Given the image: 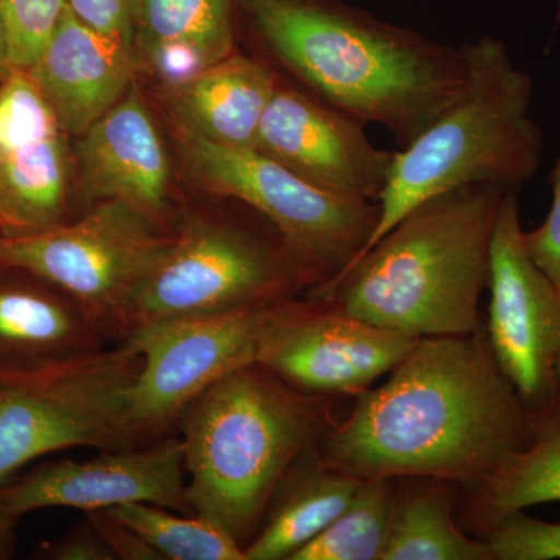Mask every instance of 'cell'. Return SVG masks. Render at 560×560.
Returning a JSON list of instances; mask_svg holds the SVG:
<instances>
[{
  "label": "cell",
  "mask_w": 560,
  "mask_h": 560,
  "mask_svg": "<svg viewBox=\"0 0 560 560\" xmlns=\"http://www.w3.org/2000/svg\"><path fill=\"white\" fill-rule=\"evenodd\" d=\"M68 132L28 73L0 83V232L25 234L66 223L72 156Z\"/></svg>",
  "instance_id": "9a60e30c"
},
{
  "label": "cell",
  "mask_w": 560,
  "mask_h": 560,
  "mask_svg": "<svg viewBox=\"0 0 560 560\" xmlns=\"http://www.w3.org/2000/svg\"><path fill=\"white\" fill-rule=\"evenodd\" d=\"M86 518L98 530L113 551L114 558L124 560H160L138 534L114 521L105 511L86 512Z\"/></svg>",
  "instance_id": "f546056e"
},
{
  "label": "cell",
  "mask_w": 560,
  "mask_h": 560,
  "mask_svg": "<svg viewBox=\"0 0 560 560\" xmlns=\"http://www.w3.org/2000/svg\"><path fill=\"white\" fill-rule=\"evenodd\" d=\"M556 378H558L559 385H560V355L558 359V363H556Z\"/></svg>",
  "instance_id": "836d02e7"
},
{
  "label": "cell",
  "mask_w": 560,
  "mask_h": 560,
  "mask_svg": "<svg viewBox=\"0 0 560 560\" xmlns=\"http://www.w3.org/2000/svg\"><path fill=\"white\" fill-rule=\"evenodd\" d=\"M529 441L528 407L481 324L463 337L419 338L388 381L357 394L315 453L360 481L436 478L467 489Z\"/></svg>",
  "instance_id": "6da1fadb"
},
{
  "label": "cell",
  "mask_w": 560,
  "mask_h": 560,
  "mask_svg": "<svg viewBox=\"0 0 560 560\" xmlns=\"http://www.w3.org/2000/svg\"><path fill=\"white\" fill-rule=\"evenodd\" d=\"M459 490L436 478H399L381 560H493L488 541L455 518Z\"/></svg>",
  "instance_id": "603a6c76"
},
{
  "label": "cell",
  "mask_w": 560,
  "mask_h": 560,
  "mask_svg": "<svg viewBox=\"0 0 560 560\" xmlns=\"http://www.w3.org/2000/svg\"><path fill=\"white\" fill-rule=\"evenodd\" d=\"M360 485L312 448L283 478L259 533L246 545V560H290L346 510Z\"/></svg>",
  "instance_id": "7402d4cb"
},
{
  "label": "cell",
  "mask_w": 560,
  "mask_h": 560,
  "mask_svg": "<svg viewBox=\"0 0 560 560\" xmlns=\"http://www.w3.org/2000/svg\"><path fill=\"white\" fill-rule=\"evenodd\" d=\"M140 363L125 342L62 359L0 361V486L49 453L139 447L130 390Z\"/></svg>",
  "instance_id": "8992f818"
},
{
  "label": "cell",
  "mask_w": 560,
  "mask_h": 560,
  "mask_svg": "<svg viewBox=\"0 0 560 560\" xmlns=\"http://www.w3.org/2000/svg\"><path fill=\"white\" fill-rule=\"evenodd\" d=\"M156 552L160 560H246L245 548L208 518L176 515L150 503H127L105 511Z\"/></svg>",
  "instance_id": "cb8c5ba5"
},
{
  "label": "cell",
  "mask_w": 560,
  "mask_h": 560,
  "mask_svg": "<svg viewBox=\"0 0 560 560\" xmlns=\"http://www.w3.org/2000/svg\"><path fill=\"white\" fill-rule=\"evenodd\" d=\"M397 480L361 481L346 510L290 560H381Z\"/></svg>",
  "instance_id": "d4e9b609"
},
{
  "label": "cell",
  "mask_w": 560,
  "mask_h": 560,
  "mask_svg": "<svg viewBox=\"0 0 560 560\" xmlns=\"http://www.w3.org/2000/svg\"><path fill=\"white\" fill-rule=\"evenodd\" d=\"M493 560H560V523L515 511L486 530Z\"/></svg>",
  "instance_id": "4316f807"
},
{
  "label": "cell",
  "mask_w": 560,
  "mask_h": 560,
  "mask_svg": "<svg viewBox=\"0 0 560 560\" xmlns=\"http://www.w3.org/2000/svg\"><path fill=\"white\" fill-rule=\"evenodd\" d=\"M238 0H136L132 47L139 68L165 86L235 50Z\"/></svg>",
  "instance_id": "d6986e66"
},
{
  "label": "cell",
  "mask_w": 560,
  "mask_h": 560,
  "mask_svg": "<svg viewBox=\"0 0 560 560\" xmlns=\"http://www.w3.org/2000/svg\"><path fill=\"white\" fill-rule=\"evenodd\" d=\"M463 51V92L407 149L394 153L378 200L381 217L361 254L430 198L469 184L518 191L540 171L544 135L529 116V73L515 66L506 44L493 36L464 44Z\"/></svg>",
  "instance_id": "5b68a950"
},
{
  "label": "cell",
  "mask_w": 560,
  "mask_h": 560,
  "mask_svg": "<svg viewBox=\"0 0 560 560\" xmlns=\"http://www.w3.org/2000/svg\"><path fill=\"white\" fill-rule=\"evenodd\" d=\"M14 68L11 65L9 38H7L5 28L0 21V81L9 77Z\"/></svg>",
  "instance_id": "d6a6232c"
},
{
  "label": "cell",
  "mask_w": 560,
  "mask_h": 560,
  "mask_svg": "<svg viewBox=\"0 0 560 560\" xmlns=\"http://www.w3.org/2000/svg\"><path fill=\"white\" fill-rule=\"evenodd\" d=\"M184 167L201 189L264 217L320 289L366 248L378 202L349 200L313 186L254 149H231L178 131ZM305 294V293H304Z\"/></svg>",
  "instance_id": "52a82bcc"
},
{
  "label": "cell",
  "mask_w": 560,
  "mask_h": 560,
  "mask_svg": "<svg viewBox=\"0 0 560 560\" xmlns=\"http://www.w3.org/2000/svg\"><path fill=\"white\" fill-rule=\"evenodd\" d=\"M279 73L256 55L232 51L189 79L164 88L176 131L215 145L254 149Z\"/></svg>",
  "instance_id": "ac0fdd59"
},
{
  "label": "cell",
  "mask_w": 560,
  "mask_h": 560,
  "mask_svg": "<svg viewBox=\"0 0 560 560\" xmlns=\"http://www.w3.org/2000/svg\"><path fill=\"white\" fill-rule=\"evenodd\" d=\"M335 399L294 388L259 363L202 390L176 420L191 512L246 548L291 467L337 422Z\"/></svg>",
  "instance_id": "277c9868"
},
{
  "label": "cell",
  "mask_w": 560,
  "mask_h": 560,
  "mask_svg": "<svg viewBox=\"0 0 560 560\" xmlns=\"http://www.w3.org/2000/svg\"><path fill=\"white\" fill-rule=\"evenodd\" d=\"M65 0H0L11 65L28 69L39 57L65 11Z\"/></svg>",
  "instance_id": "484cf974"
},
{
  "label": "cell",
  "mask_w": 560,
  "mask_h": 560,
  "mask_svg": "<svg viewBox=\"0 0 560 560\" xmlns=\"http://www.w3.org/2000/svg\"><path fill=\"white\" fill-rule=\"evenodd\" d=\"M254 150L319 189L371 202L381 200L394 156L371 142L363 121L280 75Z\"/></svg>",
  "instance_id": "4fadbf2b"
},
{
  "label": "cell",
  "mask_w": 560,
  "mask_h": 560,
  "mask_svg": "<svg viewBox=\"0 0 560 560\" xmlns=\"http://www.w3.org/2000/svg\"><path fill=\"white\" fill-rule=\"evenodd\" d=\"M0 276V361L83 355L108 335L90 313L50 283L14 270Z\"/></svg>",
  "instance_id": "ffe728a7"
},
{
  "label": "cell",
  "mask_w": 560,
  "mask_h": 560,
  "mask_svg": "<svg viewBox=\"0 0 560 560\" xmlns=\"http://www.w3.org/2000/svg\"><path fill=\"white\" fill-rule=\"evenodd\" d=\"M75 162L84 198L125 202L165 226L171 217V161L138 81L79 136Z\"/></svg>",
  "instance_id": "2e32d148"
},
{
  "label": "cell",
  "mask_w": 560,
  "mask_h": 560,
  "mask_svg": "<svg viewBox=\"0 0 560 560\" xmlns=\"http://www.w3.org/2000/svg\"><path fill=\"white\" fill-rule=\"evenodd\" d=\"M419 338L383 329L312 298L276 305L257 363L319 396H357L389 374Z\"/></svg>",
  "instance_id": "7c38bea8"
},
{
  "label": "cell",
  "mask_w": 560,
  "mask_h": 560,
  "mask_svg": "<svg viewBox=\"0 0 560 560\" xmlns=\"http://www.w3.org/2000/svg\"><path fill=\"white\" fill-rule=\"evenodd\" d=\"M278 302L180 316L132 329L120 342L142 360L130 390L136 440L161 436L202 390L257 363Z\"/></svg>",
  "instance_id": "30bf717a"
},
{
  "label": "cell",
  "mask_w": 560,
  "mask_h": 560,
  "mask_svg": "<svg viewBox=\"0 0 560 560\" xmlns=\"http://www.w3.org/2000/svg\"><path fill=\"white\" fill-rule=\"evenodd\" d=\"M139 69L130 46L102 35L65 7L39 57L25 69L68 135H83L127 94Z\"/></svg>",
  "instance_id": "e0dca14e"
},
{
  "label": "cell",
  "mask_w": 560,
  "mask_h": 560,
  "mask_svg": "<svg viewBox=\"0 0 560 560\" xmlns=\"http://www.w3.org/2000/svg\"><path fill=\"white\" fill-rule=\"evenodd\" d=\"M238 18L276 72L364 125H381L399 150L466 84L463 47L342 0H238Z\"/></svg>",
  "instance_id": "7a4b0ae2"
},
{
  "label": "cell",
  "mask_w": 560,
  "mask_h": 560,
  "mask_svg": "<svg viewBox=\"0 0 560 560\" xmlns=\"http://www.w3.org/2000/svg\"><path fill=\"white\" fill-rule=\"evenodd\" d=\"M530 441L480 485L460 489L456 521L480 537L515 511L560 501V386L528 407Z\"/></svg>",
  "instance_id": "44dd1931"
},
{
  "label": "cell",
  "mask_w": 560,
  "mask_h": 560,
  "mask_svg": "<svg viewBox=\"0 0 560 560\" xmlns=\"http://www.w3.org/2000/svg\"><path fill=\"white\" fill-rule=\"evenodd\" d=\"M47 558L55 560H116L98 530L88 521L61 540L47 547Z\"/></svg>",
  "instance_id": "4dcf8cb0"
},
{
  "label": "cell",
  "mask_w": 560,
  "mask_h": 560,
  "mask_svg": "<svg viewBox=\"0 0 560 560\" xmlns=\"http://www.w3.org/2000/svg\"><path fill=\"white\" fill-rule=\"evenodd\" d=\"M552 202L547 219L536 230L525 232L530 257L551 279L560 293V158L550 173Z\"/></svg>",
  "instance_id": "83f0119b"
},
{
  "label": "cell",
  "mask_w": 560,
  "mask_h": 560,
  "mask_svg": "<svg viewBox=\"0 0 560 560\" xmlns=\"http://www.w3.org/2000/svg\"><path fill=\"white\" fill-rule=\"evenodd\" d=\"M173 241L138 209L95 202L49 230L0 232V267L28 272L79 302L105 334L124 340L132 302Z\"/></svg>",
  "instance_id": "9c48e42d"
},
{
  "label": "cell",
  "mask_w": 560,
  "mask_h": 560,
  "mask_svg": "<svg viewBox=\"0 0 560 560\" xmlns=\"http://www.w3.org/2000/svg\"><path fill=\"white\" fill-rule=\"evenodd\" d=\"M14 526H16V522L0 514V559L10 558L13 552Z\"/></svg>",
  "instance_id": "1f68e13d"
},
{
  "label": "cell",
  "mask_w": 560,
  "mask_h": 560,
  "mask_svg": "<svg viewBox=\"0 0 560 560\" xmlns=\"http://www.w3.org/2000/svg\"><path fill=\"white\" fill-rule=\"evenodd\" d=\"M488 289L490 348L526 407H533L560 386V293L530 257L514 190L504 194L493 223Z\"/></svg>",
  "instance_id": "8fae6325"
},
{
  "label": "cell",
  "mask_w": 560,
  "mask_h": 560,
  "mask_svg": "<svg viewBox=\"0 0 560 560\" xmlns=\"http://www.w3.org/2000/svg\"><path fill=\"white\" fill-rule=\"evenodd\" d=\"M506 191L469 184L423 201L337 279L304 296L415 338L474 334Z\"/></svg>",
  "instance_id": "3957f363"
},
{
  "label": "cell",
  "mask_w": 560,
  "mask_h": 560,
  "mask_svg": "<svg viewBox=\"0 0 560 560\" xmlns=\"http://www.w3.org/2000/svg\"><path fill=\"white\" fill-rule=\"evenodd\" d=\"M179 436L147 447L102 451L88 460L60 459L16 482L0 486V514L18 522L44 508L106 511L127 503H150L194 514Z\"/></svg>",
  "instance_id": "5bb4252c"
},
{
  "label": "cell",
  "mask_w": 560,
  "mask_h": 560,
  "mask_svg": "<svg viewBox=\"0 0 560 560\" xmlns=\"http://www.w3.org/2000/svg\"><path fill=\"white\" fill-rule=\"evenodd\" d=\"M65 2L81 22L90 25L94 31L132 47L136 0H65Z\"/></svg>",
  "instance_id": "f1b7e54d"
},
{
  "label": "cell",
  "mask_w": 560,
  "mask_h": 560,
  "mask_svg": "<svg viewBox=\"0 0 560 560\" xmlns=\"http://www.w3.org/2000/svg\"><path fill=\"white\" fill-rule=\"evenodd\" d=\"M312 287L275 228L189 215L140 287L127 335L158 320L304 296Z\"/></svg>",
  "instance_id": "ba28073f"
}]
</instances>
